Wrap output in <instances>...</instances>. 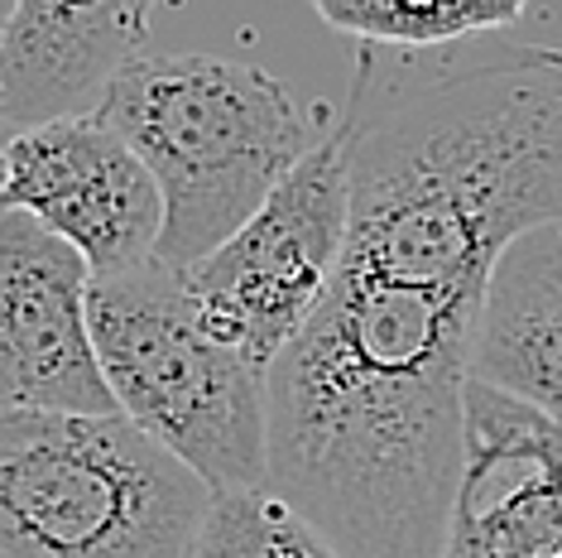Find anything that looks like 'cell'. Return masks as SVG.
Returning <instances> with one entry per match:
<instances>
[{"label":"cell","mask_w":562,"mask_h":558,"mask_svg":"<svg viewBox=\"0 0 562 558\" xmlns=\"http://www.w3.org/2000/svg\"><path fill=\"white\" fill-rule=\"evenodd\" d=\"M0 212H24L116 279L155 260L164 198L149 169L101 116L58 121L0 145Z\"/></svg>","instance_id":"obj_7"},{"label":"cell","mask_w":562,"mask_h":558,"mask_svg":"<svg viewBox=\"0 0 562 558\" xmlns=\"http://www.w3.org/2000/svg\"><path fill=\"white\" fill-rule=\"evenodd\" d=\"M442 558H562V428L476 380Z\"/></svg>","instance_id":"obj_9"},{"label":"cell","mask_w":562,"mask_h":558,"mask_svg":"<svg viewBox=\"0 0 562 558\" xmlns=\"http://www.w3.org/2000/svg\"><path fill=\"white\" fill-rule=\"evenodd\" d=\"M212 491L121 414L0 410L5 558H188Z\"/></svg>","instance_id":"obj_4"},{"label":"cell","mask_w":562,"mask_h":558,"mask_svg":"<svg viewBox=\"0 0 562 558\" xmlns=\"http://www.w3.org/2000/svg\"><path fill=\"white\" fill-rule=\"evenodd\" d=\"M92 270L24 212H0V410L116 414L87 327Z\"/></svg>","instance_id":"obj_8"},{"label":"cell","mask_w":562,"mask_h":558,"mask_svg":"<svg viewBox=\"0 0 562 558\" xmlns=\"http://www.w3.org/2000/svg\"><path fill=\"white\" fill-rule=\"evenodd\" d=\"M10 10H15V0H0V30H5V20H10Z\"/></svg>","instance_id":"obj_14"},{"label":"cell","mask_w":562,"mask_h":558,"mask_svg":"<svg viewBox=\"0 0 562 558\" xmlns=\"http://www.w3.org/2000/svg\"><path fill=\"white\" fill-rule=\"evenodd\" d=\"M341 270L481 294L519 236L562 226V48H366L347 116Z\"/></svg>","instance_id":"obj_2"},{"label":"cell","mask_w":562,"mask_h":558,"mask_svg":"<svg viewBox=\"0 0 562 558\" xmlns=\"http://www.w3.org/2000/svg\"><path fill=\"white\" fill-rule=\"evenodd\" d=\"M317 20L366 48L428 54L524 20L519 0H317Z\"/></svg>","instance_id":"obj_12"},{"label":"cell","mask_w":562,"mask_h":558,"mask_svg":"<svg viewBox=\"0 0 562 558\" xmlns=\"http://www.w3.org/2000/svg\"><path fill=\"white\" fill-rule=\"evenodd\" d=\"M481 294L341 270L265 371L270 496L341 558H442Z\"/></svg>","instance_id":"obj_1"},{"label":"cell","mask_w":562,"mask_h":558,"mask_svg":"<svg viewBox=\"0 0 562 558\" xmlns=\"http://www.w3.org/2000/svg\"><path fill=\"white\" fill-rule=\"evenodd\" d=\"M97 371L125 424L178 458L212 496L270 491L265 386L202 323L183 279L159 260L87 284Z\"/></svg>","instance_id":"obj_5"},{"label":"cell","mask_w":562,"mask_h":558,"mask_svg":"<svg viewBox=\"0 0 562 558\" xmlns=\"http://www.w3.org/2000/svg\"><path fill=\"white\" fill-rule=\"evenodd\" d=\"M164 198L155 260L188 270L212 256L317 145L313 121L274 72L212 54H139L97 111Z\"/></svg>","instance_id":"obj_3"},{"label":"cell","mask_w":562,"mask_h":558,"mask_svg":"<svg viewBox=\"0 0 562 558\" xmlns=\"http://www.w3.org/2000/svg\"><path fill=\"white\" fill-rule=\"evenodd\" d=\"M347 217V145L331 125L246 226H236L198 265L173 270L202 323L240 351L260 380L308 327L331 279L341 275Z\"/></svg>","instance_id":"obj_6"},{"label":"cell","mask_w":562,"mask_h":558,"mask_svg":"<svg viewBox=\"0 0 562 558\" xmlns=\"http://www.w3.org/2000/svg\"><path fill=\"white\" fill-rule=\"evenodd\" d=\"M471 380L562 428V226L519 236L481 289Z\"/></svg>","instance_id":"obj_11"},{"label":"cell","mask_w":562,"mask_h":558,"mask_svg":"<svg viewBox=\"0 0 562 558\" xmlns=\"http://www.w3.org/2000/svg\"><path fill=\"white\" fill-rule=\"evenodd\" d=\"M0 558H5V554H0Z\"/></svg>","instance_id":"obj_15"},{"label":"cell","mask_w":562,"mask_h":558,"mask_svg":"<svg viewBox=\"0 0 562 558\" xmlns=\"http://www.w3.org/2000/svg\"><path fill=\"white\" fill-rule=\"evenodd\" d=\"M149 40V5L15 0L0 30V145L97 116L111 82Z\"/></svg>","instance_id":"obj_10"},{"label":"cell","mask_w":562,"mask_h":558,"mask_svg":"<svg viewBox=\"0 0 562 558\" xmlns=\"http://www.w3.org/2000/svg\"><path fill=\"white\" fill-rule=\"evenodd\" d=\"M188 558H341L270 491H222L212 496Z\"/></svg>","instance_id":"obj_13"}]
</instances>
